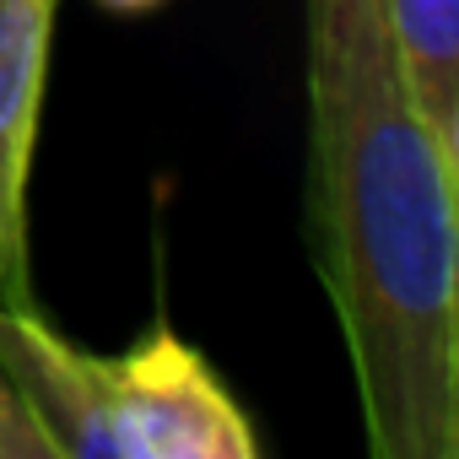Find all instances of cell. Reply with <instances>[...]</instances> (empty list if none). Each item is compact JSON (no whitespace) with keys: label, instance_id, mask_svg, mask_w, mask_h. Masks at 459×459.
<instances>
[{"label":"cell","instance_id":"6da1fadb","mask_svg":"<svg viewBox=\"0 0 459 459\" xmlns=\"http://www.w3.org/2000/svg\"><path fill=\"white\" fill-rule=\"evenodd\" d=\"M308 221L373 459H459V162L378 0H303Z\"/></svg>","mask_w":459,"mask_h":459},{"label":"cell","instance_id":"7a4b0ae2","mask_svg":"<svg viewBox=\"0 0 459 459\" xmlns=\"http://www.w3.org/2000/svg\"><path fill=\"white\" fill-rule=\"evenodd\" d=\"M108 432L114 459H260L244 405L168 325L108 357Z\"/></svg>","mask_w":459,"mask_h":459},{"label":"cell","instance_id":"3957f363","mask_svg":"<svg viewBox=\"0 0 459 459\" xmlns=\"http://www.w3.org/2000/svg\"><path fill=\"white\" fill-rule=\"evenodd\" d=\"M0 368L49 427L60 459H114L108 357L71 346L33 308V298H0Z\"/></svg>","mask_w":459,"mask_h":459},{"label":"cell","instance_id":"277c9868","mask_svg":"<svg viewBox=\"0 0 459 459\" xmlns=\"http://www.w3.org/2000/svg\"><path fill=\"white\" fill-rule=\"evenodd\" d=\"M49 39L55 0H0V298H28V178Z\"/></svg>","mask_w":459,"mask_h":459},{"label":"cell","instance_id":"5b68a950","mask_svg":"<svg viewBox=\"0 0 459 459\" xmlns=\"http://www.w3.org/2000/svg\"><path fill=\"white\" fill-rule=\"evenodd\" d=\"M378 6L432 141L459 162V0H378Z\"/></svg>","mask_w":459,"mask_h":459},{"label":"cell","instance_id":"8992f818","mask_svg":"<svg viewBox=\"0 0 459 459\" xmlns=\"http://www.w3.org/2000/svg\"><path fill=\"white\" fill-rule=\"evenodd\" d=\"M0 459H60L49 427L17 389V378L0 368Z\"/></svg>","mask_w":459,"mask_h":459},{"label":"cell","instance_id":"52a82bcc","mask_svg":"<svg viewBox=\"0 0 459 459\" xmlns=\"http://www.w3.org/2000/svg\"><path fill=\"white\" fill-rule=\"evenodd\" d=\"M103 6H114V12H146V6H157V0H103Z\"/></svg>","mask_w":459,"mask_h":459}]
</instances>
